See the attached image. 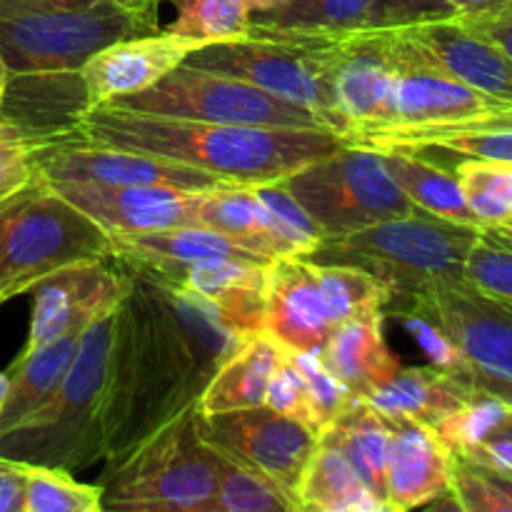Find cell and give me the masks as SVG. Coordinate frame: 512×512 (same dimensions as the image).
<instances>
[{
  "instance_id": "6da1fadb",
  "label": "cell",
  "mask_w": 512,
  "mask_h": 512,
  "mask_svg": "<svg viewBox=\"0 0 512 512\" xmlns=\"http://www.w3.org/2000/svg\"><path fill=\"white\" fill-rule=\"evenodd\" d=\"M78 143L140 150L225 183L263 185L278 183L303 165L335 153L345 140L330 130L203 123L95 105L80 123Z\"/></svg>"
},
{
  "instance_id": "7a4b0ae2",
  "label": "cell",
  "mask_w": 512,
  "mask_h": 512,
  "mask_svg": "<svg viewBox=\"0 0 512 512\" xmlns=\"http://www.w3.org/2000/svg\"><path fill=\"white\" fill-rule=\"evenodd\" d=\"M478 230L475 225L450 223L415 210L358 233L323 238L303 260L360 270L385 290V310H390L410 303L433 285L463 283L465 258Z\"/></svg>"
},
{
  "instance_id": "3957f363",
  "label": "cell",
  "mask_w": 512,
  "mask_h": 512,
  "mask_svg": "<svg viewBox=\"0 0 512 512\" xmlns=\"http://www.w3.org/2000/svg\"><path fill=\"white\" fill-rule=\"evenodd\" d=\"M115 313L118 305L85 330L73 365L48 403L0 438L3 458L73 475L105 463L103 400Z\"/></svg>"
},
{
  "instance_id": "277c9868",
  "label": "cell",
  "mask_w": 512,
  "mask_h": 512,
  "mask_svg": "<svg viewBox=\"0 0 512 512\" xmlns=\"http://www.w3.org/2000/svg\"><path fill=\"white\" fill-rule=\"evenodd\" d=\"M220 483V453L200 435L193 405L138 448L103 468V512H208Z\"/></svg>"
},
{
  "instance_id": "5b68a950",
  "label": "cell",
  "mask_w": 512,
  "mask_h": 512,
  "mask_svg": "<svg viewBox=\"0 0 512 512\" xmlns=\"http://www.w3.org/2000/svg\"><path fill=\"white\" fill-rule=\"evenodd\" d=\"M90 260H113L110 233L45 183L33 178L0 205V305Z\"/></svg>"
},
{
  "instance_id": "8992f818",
  "label": "cell",
  "mask_w": 512,
  "mask_h": 512,
  "mask_svg": "<svg viewBox=\"0 0 512 512\" xmlns=\"http://www.w3.org/2000/svg\"><path fill=\"white\" fill-rule=\"evenodd\" d=\"M163 0H108L0 20V55L10 75L83 70L120 40L160 33Z\"/></svg>"
},
{
  "instance_id": "52a82bcc",
  "label": "cell",
  "mask_w": 512,
  "mask_h": 512,
  "mask_svg": "<svg viewBox=\"0 0 512 512\" xmlns=\"http://www.w3.org/2000/svg\"><path fill=\"white\" fill-rule=\"evenodd\" d=\"M333 38L315 35H258L208 43L188 55L185 65L245 80L270 95L303 105L345 140L333 83Z\"/></svg>"
},
{
  "instance_id": "ba28073f",
  "label": "cell",
  "mask_w": 512,
  "mask_h": 512,
  "mask_svg": "<svg viewBox=\"0 0 512 512\" xmlns=\"http://www.w3.org/2000/svg\"><path fill=\"white\" fill-rule=\"evenodd\" d=\"M280 183L303 205L325 238L358 233L383 220L415 213V205L385 170L378 150L360 145L345 143Z\"/></svg>"
},
{
  "instance_id": "9c48e42d",
  "label": "cell",
  "mask_w": 512,
  "mask_h": 512,
  "mask_svg": "<svg viewBox=\"0 0 512 512\" xmlns=\"http://www.w3.org/2000/svg\"><path fill=\"white\" fill-rule=\"evenodd\" d=\"M105 105L130 110V113L203 120V123L330 130L320 115L303 105L288 103L245 80L190 68L185 63L170 70L163 80L150 85L143 93L123 95Z\"/></svg>"
},
{
  "instance_id": "30bf717a",
  "label": "cell",
  "mask_w": 512,
  "mask_h": 512,
  "mask_svg": "<svg viewBox=\"0 0 512 512\" xmlns=\"http://www.w3.org/2000/svg\"><path fill=\"white\" fill-rule=\"evenodd\" d=\"M405 305L423 310L455 340L475 393L512 408V308L465 283L433 285Z\"/></svg>"
},
{
  "instance_id": "8fae6325",
  "label": "cell",
  "mask_w": 512,
  "mask_h": 512,
  "mask_svg": "<svg viewBox=\"0 0 512 512\" xmlns=\"http://www.w3.org/2000/svg\"><path fill=\"white\" fill-rule=\"evenodd\" d=\"M200 435L218 453L278 485L295 503L303 475L318 450V430L268 405L233 413H200Z\"/></svg>"
},
{
  "instance_id": "7c38bea8",
  "label": "cell",
  "mask_w": 512,
  "mask_h": 512,
  "mask_svg": "<svg viewBox=\"0 0 512 512\" xmlns=\"http://www.w3.org/2000/svg\"><path fill=\"white\" fill-rule=\"evenodd\" d=\"M393 30H355L333 43V83L345 143L358 145L395 125Z\"/></svg>"
},
{
  "instance_id": "4fadbf2b",
  "label": "cell",
  "mask_w": 512,
  "mask_h": 512,
  "mask_svg": "<svg viewBox=\"0 0 512 512\" xmlns=\"http://www.w3.org/2000/svg\"><path fill=\"white\" fill-rule=\"evenodd\" d=\"M35 180L40 183H95V185H148L208 193L223 188L225 180L190 165L140 150L110 148L88 143H50L35 148Z\"/></svg>"
},
{
  "instance_id": "5bb4252c",
  "label": "cell",
  "mask_w": 512,
  "mask_h": 512,
  "mask_svg": "<svg viewBox=\"0 0 512 512\" xmlns=\"http://www.w3.org/2000/svg\"><path fill=\"white\" fill-rule=\"evenodd\" d=\"M128 290V275L118 273L108 260L75 263L48 275L30 288V328L23 353L65 335H83L95 320L120 303Z\"/></svg>"
},
{
  "instance_id": "9a60e30c",
  "label": "cell",
  "mask_w": 512,
  "mask_h": 512,
  "mask_svg": "<svg viewBox=\"0 0 512 512\" xmlns=\"http://www.w3.org/2000/svg\"><path fill=\"white\" fill-rule=\"evenodd\" d=\"M68 203L83 210L110 235H138L155 230L200 225V193L148 185L45 183Z\"/></svg>"
},
{
  "instance_id": "2e32d148",
  "label": "cell",
  "mask_w": 512,
  "mask_h": 512,
  "mask_svg": "<svg viewBox=\"0 0 512 512\" xmlns=\"http://www.w3.org/2000/svg\"><path fill=\"white\" fill-rule=\"evenodd\" d=\"M393 55L398 75H395V125L390 130L463 123V120L508 108L435 68L403 38L400 30H393Z\"/></svg>"
},
{
  "instance_id": "e0dca14e",
  "label": "cell",
  "mask_w": 512,
  "mask_h": 512,
  "mask_svg": "<svg viewBox=\"0 0 512 512\" xmlns=\"http://www.w3.org/2000/svg\"><path fill=\"white\" fill-rule=\"evenodd\" d=\"M425 60L475 93L512 105V60L490 35L458 18L395 28Z\"/></svg>"
},
{
  "instance_id": "ac0fdd59",
  "label": "cell",
  "mask_w": 512,
  "mask_h": 512,
  "mask_svg": "<svg viewBox=\"0 0 512 512\" xmlns=\"http://www.w3.org/2000/svg\"><path fill=\"white\" fill-rule=\"evenodd\" d=\"M88 88L80 70L65 73L10 75L3 95L0 120L23 130L38 148L50 143H73L90 113Z\"/></svg>"
},
{
  "instance_id": "d6986e66",
  "label": "cell",
  "mask_w": 512,
  "mask_h": 512,
  "mask_svg": "<svg viewBox=\"0 0 512 512\" xmlns=\"http://www.w3.org/2000/svg\"><path fill=\"white\" fill-rule=\"evenodd\" d=\"M333 330L313 265L303 258L268 263L263 333L288 353L320 355Z\"/></svg>"
},
{
  "instance_id": "ffe728a7",
  "label": "cell",
  "mask_w": 512,
  "mask_h": 512,
  "mask_svg": "<svg viewBox=\"0 0 512 512\" xmlns=\"http://www.w3.org/2000/svg\"><path fill=\"white\" fill-rule=\"evenodd\" d=\"M203 43L180 38L173 33L143 35V38L120 40L83 65V80L88 88L90 105H105L123 95H135L163 80L170 70L183 65L190 53Z\"/></svg>"
},
{
  "instance_id": "44dd1931",
  "label": "cell",
  "mask_w": 512,
  "mask_h": 512,
  "mask_svg": "<svg viewBox=\"0 0 512 512\" xmlns=\"http://www.w3.org/2000/svg\"><path fill=\"white\" fill-rule=\"evenodd\" d=\"M388 423V500L410 512L453 490V453L443 440L418 420L385 415Z\"/></svg>"
},
{
  "instance_id": "7402d4cb",
  "label": "cell",
  "mask_w": 512,
  "mask_h": 512,
  "mask_svg": "<svg viewBox=\"0 0 512 512\" xmlns=\"http://www.w3.org/2000/svg\"><path fill=\"white\" fill-rule=\"evenodd\" d=\"M160 280L200 295L240 338L250 340L265 330L268 265L250 260H203L183 265L170 278Z\"/></svg>"
},
{
  "instance_id": "603a6c76",
  "label": "cell",
  "mask_w": 512,
  "mask_h": 512,
  "mask_svg": "<svg viewBox=\"0 0 512 512\" xmlns=\"http://www.w3.org/2000/svg\"><path fill=\"white\" fill-rule=\"evenodd\" d=\"M373 150H408L418 155H455L458 160L512 163V105L463 123L418 130H390L360 143Z\"/></svg>"
},
{
  "instance_id": "cb8c5ba5",
  "label": "cell",
  "mask_w": 512,
  "mask_h": 512,
  "mask_svg": "<svg viewBox=\"0 0 512 512\" xmlns=\"http://www.w3.org/2000/svg\"><path fill=\"white\" fill-rule=\"evenodd\" d=\"M110 240H113V260H120L130 268L145 270L150 275H158V278H170L183 265L203 263V260H250V263H260L248 250H243L225 235L215 233V230L203 228V225L138 235H110Z\"/></svg>"
},
{
  "instance_id": "d4e9b609",
  "label": "cell",
  "mask_w": 512,
  "mask_h": 512,
  "mask_svg": "<svg viewBox=\"0 0 512 512\" xmlns=\"http://www.w3.org/2000/svg\"><path fill=\"white\" fill-rule=\"evenodd\" d=\"M320 360L325 370L348 385L358 398H368L375 388L403 370L400 358L385 343L383 315L338 325L320 350Z\"/></svg>"
},
{
  "instance_id": "484cf974",
  "label": "cell",
  "mask_w": 512,
  "mask_h": 512,
  "mask_svg": "<svg viewBox=\"0 0 512 512\" xmlns=\"http://www.w3.org/2000/svg\"><path fill=\"white\" fill-rule=\"evenodd\" d=\"M473 395L475 390L463 380L433 365H418V368H403L393 380L375 388L363 400H368L378 413L403 415L435 430L450 415L458 413Z\"/></svg>"
},
{
  "instance_id": "4316f807",
  "label": "cell",
  "mask_w": 512,
  "mask_h": 512,
  "mask_svg": "<svg viewBox=\"0 0 512 512\" xmlns=\"http://www.w3.org/2000/svg\"><path fill=\"white\" fill-rule=\"evenodd\" d=\"M198 220L203 228L215 230L248 250L260 263L290 258L270 223L268 210L253 193V185H223V188L200 193Z\"/></svg>"
},
{
  "instance_id": "83f0119b",
  "label": "cell",
  "mask_w": 512,
  "mask_h": 512,
  "mask_svg": "<svg viewBox=\"0 0 512 512\" xmlns=\"http://www.w3.org/2000/svg\"><path fill=\"white\" fill-rule=\"evenodd\" d=\"M283 355L285 348L265 333L245 340L208 383L198 403L200 413L218 415L265 405V390Z\"/></svg>"
},
{
  "instance_id": "f1b7e54d",
  "label": "cell",
  "mask_w": 512,
  "mask_h": 512,
  "mask_svg": "<svg viewBox=\"0 0 512 512\" xmlns=\"http://www.w3.org/2000/svg\"><path fill=\"white\" fill-rule=\"evenodd\" d=\"M80 338L83 335H65L43 348L20 353L10 365V390L0 413V438L48 403L78 355Z\"/></svg>"
},
{
  "instance_id": "f546056e",
  "label": "cell",
  "mask_w": 512,
  "mask_h": 512,
  "mask_svg": "<svg viewBox=\"0 0 512 512\" xmlns=\"http://www.w3.org/2000/svg\"><path fill=\"white\" fill-rule=\"evenodd\" d=\"M378 153L388 175L398 183V188L403 190L405 198L415 205L418 213L480 228L465 205L463 190H460L453 168H445L443 163L408 153V150H378Z\"/></svg>"
},
{
  "instance_id": "4dcf8cb0",
  "label": "cell",
  "mask_w": 512,
  "mask_h": 512,
  "mask_svg": "<svg viewBox=\"0 0 512 512\" xmlns=\"http://www.w3.org/2000/svg\"><path fill=\"white\" fill-rule=\"evenodd\" d=\"M320 440L345 455L375 498L388 500L385 470H388L390 435L383 413H378L368 400L358 398L320 433Z\"/></svg>"
},
{
  "instance_id": "1f68e13d",
  "label": "cell",
  "mask_w": 512,
  "mask_h": 512,
  "mask_svg": "<svg viewBox=\"0 0 512 512\" xmlns=\"http://www.w3.org/2000/svg\"><path fill=\"white\" fill-rule=\"evenodd\" d=\"M295 503L318 512H403L388 500L375 498L345 455L320 438Z\"/></svg>"
},
{
  "instance_id": "d6a6232c",
  "label": "cell",
  "mask_w": 512,
  "mask_h": 512,
  "mask_svg": "<svg viewBox=\"0 0 512 512\" xmlns=\"http://www.w3.org/2000/svg\"><path fill=\"white\" fill-rule=\"evenodd\" d=\"M375 0H285L280 8L250 18L248 33L258 35H333L365 30Z\"/></svg>"
},
{
  "instance_id": "836d02e7",
  "label": "cell",
  "mask_w": 512,
  "mask_h": 512,
  "mask_svg": "<svg viewBox=\"0 0 512 512\" xmlns=\"http://www.w3.org/2000/svg\"><path fill=\"white\" fill-rule=\"evenodd\" d=\"M453 170L465 205L480 228L512 225V163L458 160Z\"/></svg>"
},
{
  "instance_id": "e575fe53",
  "label": "cell",
  "mask_w": 512,
  "mask_h": 512,
  "mask_svg": "<svg viewBox=\"0 0 512 512\" xmlns=\"http://www.w3.org/2000/svg\"><path fill=\"white\" fill-rule=\"evenodd\" d=\"M313 268L333 328L358 318H375V315L385 318L383 310L388 305V295L373 278L345 265H313Z\"/></svg>"
},
{
  "instance_id": "d590c367",
  "label": "cell",
  "mask_w": 512,
  "mask_h": 512,
  "mask_svg": "<svg viewBox=\"0 0 512 512\" xmlns=\"http://www.w3.org/2000/svg\"><path fill=\"white\" fill-rule=\"evenodd\" d=\"M175 8V20L163 28L165 33L198 43H225L248 35L250 13L245 0H168Z\"/></svg>"
},
{
  "instance_id": "8d00e7d4",
  "label": "cell",
  "mask_w": 512,
  "mask_h": 512,
  "mask_svg": "<svg viewBox=\"0 0 512 512\" xmlns=\"http://www.w3.org/2000/svg\"><path fill=\"white\" fill-rule=\"evenodd\" d=\"M463 283L512 308V225H488L478 230L465 258Z\"/></svg>"
},
{
  "instance_id": "74e56055",
  "label": "cell",
  "mask_w": 512,
  "mask_h": 512,
  "mask_svg": "<svg viewBox=\"0 0 512 512\" xmlns=\"http://www.w3.org/2000/svg\"><path fill=\"white\" fill-rule=\"evenodd\" d=\"M25 512H103V490L68 470L28 465Z\"/></svg>"
},
{
  "instance_id": "f35d334b",
  "label": "cell",
  "mask_w": 512,
  "mask_h": 512,
  "mask_svg": "<svg viewBox=\"0 0 512 512\" xmlns=\"http://www.w3.org/2000/svg\"><path fill=\"white\" fill-rule=\"evenodd\" d=\"M293 500L265 480L220 453V483L208 512H290Z\"/></svg>"
},
{
  "instance_id": "ab89813d",
  "label": "cell",
  "mask_w": 512,
  "mask_h": 512,
  "mask_svg": "<svg viewBox=\"0 0 512 512\" xmlns=\"http://www.w3.org/2000/svg\"><path fill=\"white\" fill-rule=\"evenodd\" d=\"M253 193L268 210L270 223H273L275 233H278L280 243L285 245L290 258H305L318 248L320 240L325 238L323 230L315 225V220L305 213L303 205L285 190L280 180L278 183L253 185Z\"/></svg>"
},
{
  "instance_id": "60d3db41",
  "label": "cell",
  "mask_w": 512,
  "mask_h": 512,
  "mask_svg": "<svg viewBox=\"0 0 512 512\" xmlns=\"http://www.w3.org/2000/svg\"><path fill=\"white\" fill-rule=\"evenodd\" d=\"M385 313L393 315V318L403 325L405 333L415 340V345L423 350L425 358L430 360L433 368L443 370V373L468 383V380H465L463 353H460V348L455 345V340L445 333L443 325L435 323V320L430 318V315H425L423 310L410 308V305H405V308L385 310Z\"/></svg>"
},
{
  "instance_id": "b9f144b4",
  "label": "cell",
  "mask_w": 512,
  "mask_h": 512,
  "mask_svg": "<svg viewBox=\"0 0 512 512\" xmlns=\"http://www.w3.org/2000/svg\"><path fill=\"white\" fill-rule=\"evenodd\" d=\"M290 358H293L295 368H298L300 378H303L315 423H318V430L323 433L345 408H350L358 400V395H353V390L348 385H343L335 375H330L325 370L320 355L290 353Z\"/></svg>"
},
{
  "instance_id": "7bdbcfd3",
  "label": "cell",
  "mask_w": 512,
  "mask_h": 512,
  "mask_svg": "<svg viewBox=\"0 0 512 512\" xmlns=\"http://www.w3.org/2000/svg\"><path fill=\"white\" fill-rule=\"evenodd\" d=\"M35 148L23 130L0 120V205L33 183Z\"/></svg>"
},
{
  "instance_id": "ee69618b",
  "label": "cell",
  "mask_w": 512,
  "mask_h": 512,
  "mask_svg": "<svg viewBox=\"0 0 512 512\" xmlns=\"http://www.w3.org/2000/svg\"><path fill=\"white\" fill-rule=\"evenodd\" d=\"M265 405H268L270 410H275V413L288 415V418H295L300 420V423L308 425V428L318 430L313 408H310L308 390H305L303 378H300L298 368H295L288 350H285L283 360H280L273 378H270L268 390H265Z\"/></svg>"
},
{
  "instance_id": "f6af8a7d",
  "label": "cell",
  "mask_w": 512,
  "mask_h": 512,
  "mask_svg": "<svg viewBox=\"0 0 512 512\" xmlns=\"http://www.w3.org/2000/svg\"><path fill=\"white\" fill-rule=\"evenodd\" d=\"M453 493L465 512H512V503L490 483L483 470L453 455Z\"/></svg>"
},
{
  "instance_id": "bcb514c9",
  "label": "cell",
  "mask_w": 512,
  "mask_h": 512,
  "mask_svg": "<svg viewBox=\"0 0 512 512\" xmlns=\"http://www.w3.org/2000/svg\"><path fill=\"white\" fill-rule=\"evenodd\" d=\"M458 458L468 460V463L478 465V468L495 470V473H510L512 475V408L503 403L493 423L485 428L478 443L473 448L465 450Z\"/></svg>"
},
{
  "instance_id": "7dc6e473",
  "label": "cell",
  "mask_w": 512,
  "mask_h": 512,
  "mask_svg": "<svg viewBox=\"0 0 512 512\" xmlns=\"http://www.w3.org/2000/svg\"><path fill=\"white\" fill-rule=\"evenodd\" d=\"M445 18H455V10L448 0H383L373 5L368 28L395 30Z\"/></svg>"
},
{
  "instance_id": "c3c4849f",
  "label": "cell",
  "mask_w": 512,
  "mask_h": 512,
  "mask_svg": "<svg viewBox=\"0 0 512 512\" xmlns=\"http://www.w3.org/2000/svg\"><path fill=\"white\" fill-rule=\"evenodd\" d=\"M28 465L0 455V512H25Z\"/></svg>"
},
{
  "instance_id": "681fc988",
  "label": "cell",
  "mask_w": 512,
  "mask_h": 512,
  "mask_svg": "<svg viewBox=\"0 0 512 512\" xmlns=\"http://www.w3.org/2000/svg\"><path fill=\"white\" fill-rule=\"evenodd\" d=\"M455 10V18L463 23L490 25L512 18V0H448Z\"/></svg>"
},
{
  "instance_id": "f907efd6",
  "label": "cell",
  "mask_w": 512,
  "mask_h": 512,
  "mask_svg": "<svg viewBox=\"0 0 512 512\" xmlns=\"http://www.w3.org/2000/svg\"><path fill=\"white\" fill-rule=\"evenodd\" d=\"M95 3H108V0H0V20L15 18V15L50 13V10L88 8Z\"/></svg>"
},
{
  "instance_id": "816d5d0a",
  "label": "cell",
  "mask_w": 512,
  "mask_h": 512,
  "mask_svg": "<svg viewBox=\"0 0 512 512\" xmlns=\"http://www.w3.org/2000/svg\"><path fill=\"white\" fill-rule=\"evenodd\" d=\"M475 28V25H473ZM478 30H483L485 35L495 40L500 48L508 53V58L512 60V18L510 20H500V23H490V25H480Z\"/></svg>"
},
{
  "instance_id": "f5cc1de1",
  "label": "cell",
  "mask_w": 512,
  "mask_h": 512,
  "mask_svg": "<svg viewBox=\"0 0 512 512\" xmlns=\"http://www.w3.org/2000/svg\"><path fill=\"white\" fill-rule=\"evenodd\" d=\"M410 512H465L463 505H460V500L455 498V493L450 490V493L440 495L438 500H433V503L423 505V508L418 510H410Z\"/></svg>"
},
{
  "instance_id": "db71d44e",
  "label": "cell",
  "mask_w": 512,
  "mask_h": 512,
  "mask_svg": "<svg viewBox=\"0 0 512 512\" xmlns=\"http://www.w3.org/2000/svg\"><path fill=\"white\" fill-rule=\"evenodd\" d=\"M475 468H478V465H475ZM480 470H483L485 478H488L490 483H493L495 488H498L500 493H503L505 498L512 503V475L510 473H495V470H485V468H480Z\"/></svg>"
},
{
  "instance_id": "11a10c76",
  "label": "cell",
  "mask_w": 512,
  "mask_h": 512,
  "mask_svg": "<svg viewBox=\"0 0 512 512\" xmlns=\"http://www.w3.org/2000/svg\"><path fill=\"white\" fill-rule=\"evenodd\" d=\"M250 8V13L258 15V13H268V10H275L280 8V5L285 3V0H245Z\"/></svg>"
},
{
  "instance_id": "9f6ffc18",
  "label": "cell",
  "mask_w": 512,
  "mask_h": 512,
  "mask_svg": "<svg viewBox=\"0 0 512 512\" xmlns=\"http://www.w3.org/2000/svg\"><path fill=\"white\" fill-rule=\"evenodd\" d=\"M8 390H10V375L8 370H0V413H3L5 400H8Z\"/></svg>"
},
{
  "instance_id": "6f0895ef",
  "label": "cell",
  "mask_w": 512,
  "mask_h": 512,
  "mask_svg": "<svg viewBox=\"0 0 512 512\" xmlns=\"http://www.w3.org/2000/svg\"><path fill=\"white\" fill-rule=\"evenodd\" d=\"M8 65H5L3 55H0V108H3V95H5V88H8Z\"/></svg>"
},
{
  "instance_id": "680465c9",
  "label": "cell",
  "mask_w": 512,
  "mask_h": 512,
  "mask_svg": "<svg viewBox=\"0 0 512 512\" xmlns=\"http://www.w3.org/2000/svg\"><path fill=\"white\" fill-rule=\"evenodd\" d=\"M290 512H318V510L308 508V505H303V503H293V510Z\"/></svg>"
},
{
  "instance_id": "91938a15",
  "label": "cell",
  "mask_w": 512,
  "mask_h": 512,
  "mask_svg": "<svg viewBox=\"0 0 512 512\" xmlns=\"http://www.w3.org/2000/svg\"><path fill=\"white\" fill-rule=\"evenodd\" d=\"M378 3H383V0H375V5H378Z\"/></svg>"
}]
</instances>
